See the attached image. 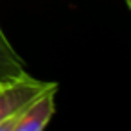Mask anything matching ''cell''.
I'll list each match as a JSON object with an SVG mask.
<instances>
[{
	"label": "cell",
	"instance_id": "obj_3",
	"mask_svg": "<svg viewBox=\"0 0 131 131\" xmlns=\"http://www.w3.org/2000/svg\"><path fill=\"white\" fill-rule=\"evenodd\" d=\"M22 70H24L22 58L13 49V45L9 43L7 36L4 34L2 27H0V77L11 75V74H16Z\"/></svg>",
	"mask_w": 131,
	"mask_h": 131
},
{
	"label": "cell",
	"instance_id": "obj_4",
	"mask_svg": "<svg viewBox=\"0 0 131 131\" xmlns=\"http://www.w3.org/2000/svg\"><path fill=\"white\" fill-rule=\"evenodd\" d=\"M126 2H127V7L131 9V0H126Z\"/></svg>",
	"mask_w": 131,
	"mask_h": 131
},
{
	"label": "cell",
	"instance_id": "obj_1",
	"mask_svg": "<svg viewBox=\"0 0 131 131\" xmlns=\"http://www.w3.org/2000/svg\"><path fill=\"white\" fill-rule=\"evenodd\" d=\"M56 84L58 83L36 79L25 70L0 77V131H7L9 124L31 101Z\"/></svg>",
	"mask_w": 131,
	"mask_h": 131
},
{
	"label": "cell",
	"instance_id": "obj_2",
	"mask_svg": "<svg viewBox=\"0 0 131 131\" xmlns=\"http://www.w3.org/2000/svg\"><path fill=\"white\" fill-rule=\"evenodd\" d=\"M56 93H58V84L45 90L43 93H40L9 124L7 131H41V129H45L56 113Z\"/></svg>",
	"mask_w": 131,
	"mask_h": 131
}]
</instances>
